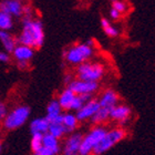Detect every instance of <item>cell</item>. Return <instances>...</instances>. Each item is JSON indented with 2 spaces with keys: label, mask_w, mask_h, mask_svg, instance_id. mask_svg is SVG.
Here are the masks:
<instances>
[{
  "label": "cell",
  "mask_w": 155,
  "mask_h": 155,
  "mask_svg": "<svg viewBox=\"0 0 155 155\" xmlns=\"http://www.w3.org/2000/svg\"><path fill=\"white\" fill-rule=\"evenodd\" d=\"M17 41L18 45H27L33 50L41 48L45 43V30L41 21L35 18L23 19L22 30Z\"/></svg>",
  "instance_id": "cell-1"
},
{
  "label": "cell",
  "mask_w": 155,
  "mask_h": 155,
  "mask_svg": "<svg viewBox=\"0 0 155 155\" xmlns=\"http://www.w3.org/2000/svg\"><path fill=\"white\" fill-rule=\"evenodd\" d=\"M93 48L87 45V43H78L64 50L62 52V55L69 63L80 65L89 61V59H91V57L93 55Z\"/></svg>",
  "instance_id": "cell-2"
},
{
  "label": "cell",
  "mask_w": 155,
  "mask_h": 155,
  "mask_svg": "<svg viewBox=\"0 0 155 155\" xmlns=\"http://www.w3.org/2000/svg\"><path fill=\"white\" fill-rule=\"evenodd\" d=\"M105 68L100 62H84L78 65L77 79L89 82H99L100 79L104 75Z\"/></svg>",
  "instance_id": "cell-3"
},
{
  "label": "cell",
  "mask_w": 155,
  "mask_h": 155,
  "mask_svg": "<svg viewBox=\"0 0 155 155\" xmlns=\"http://www.w3.org/2000/svg\"><path fill=\"white\" fill-rule=\"evenodd\" d=\"M30 113H31L30 107L27 105H19V107H15L13 110L8 112L7 116L2 121L3 127L8 131L19 129L28 121Z\"/></svg>",
  "instance_id": "cell-4"
},
{
  "label": "cell",
  "mask_w": 155,
  "mask_h": 155,
  "mask_svg": "<svg viewBox=\"0 0 155 155\" xmlns=\"http://www.w3.org/2000/svg\"><path fill=\"white\" fill-rule=\"evenodd\" d=\"M107 134V130L103 126H94L93 129L87 133V135L83 136L82 142H81L80 150H79V155H90L92 154L93 150L97 147V145L101 142Z\"/></svg>",
  "instance_id": "cell-5"
},
{
  "label": "cell",
  "mask_w": 155,
  "mask_h": 155,
  "mask_svg": "<svg viewBox=\"0 0 155 155\" xmlns=\"http://www.w3.org/2000/svg\"><path fill=\"white\" fill-rule=\"evenodd\" d=\"M125 137H126V130H124L123 127H115L113 130L107 131L105 136L101 140V142L93 150L92 154L93 155L103 154V153L107 152L110 149H112L116 143L121 142Z\"/></svg>",
  "instance_id": "cell-6"
},
{
  "label": "cell",
  "mask_w": 155,
  "mask_h": 155,
  "mask_svg": "<svg viewBox=\"0 0 155 155\" xmlns=\"http://www.w3.org/2000/svg\"><path fill=\"white\" fill-rule=\"evenodd\" d=\"M68 89H70L75 95L93 94L99 89V82H89V81H82L74 79L68 85Z\"/></svg>",
  "instance_id": "cell-7"
},
{
  "label": "cell",
  "mask_w": 155,
  "mask_h": 155,
  "mask_svg": "<svg viewBox=\"0 0 155 155\" xmlns=\"http://www.w3.org/2000/svg\"><path fill=\"white\" fill-rule=\"evenodd\" d=\"M131 114H132V110L130 107L125 104H116L115 107L110 110V120L120 124H124L129 121Z\"/></svg>",
  "instance_id": "cell-8"
},
{
  "label": "cell",
  "mask_w": 155,
  "mask_h": 155,
  "mask_svg": "<svg viewBox=\"0 0 155 155\" xmlns=\"http://www.w3.org/2000/svg\"><path fill=\"white\" fill-rule=\"evenodd\" d=\"M100 103L99 100L92 99L91 101L87 102L83 107H81L80 110L75 113L78 121H87V120H91L93 117V115L97 112V110L100 109Z\"/></svg>",
  "instance_id": "cell-9"
},
{
  "label": "cell",
  "mask_w": 155,
  "mask_h": 155,
  "mask_svg": "<svg viewBox=\"0 0 155 155\" xmlns=\"http://www.w3.org/2000/svg\"><path fill=\"white\" fill-rule=\"evenodd\" d=\"M83 135L81 133L71 134L68 139L65 140L64 146H63V155H79L81 142H82Z\"/></svg>",
  "instance_id": "cell-10"
},
{
  "label": "cell",
  "mask_w": 155,
  "mask_h": 155,
  "mask_svg": "<svg viewBox=\"0 0 155 155\" xmlns=\"http://www.w3.org/2000/svg\"><path fill=\"white\" fill-rule=\"evenodd\" d=\"M0 10L5 11L12 18L21 17L23 12V3L19 0H5L0 2Z\"/></svg>",
  "instance_id": "cell-11"
},
{
  "label": "cell",
  "mask_w": 155,
  "mask_h": 155,
  "mask_svg": "<svg viewBox=\"0 0 155 155\" xmlns=\"http://www.w3.org/2000/svg\"><path fill=\"white\" fill-rule=\"evenodd\" d=\"M35 55V50L30 47L18 45L12 51V57L17 62H30Z\"/></svg>",
  "instance_id": "cell-12"
},
{
  "label": "cell",
  "mask_w": 155,
  "mask_h": 155,
  "mask_svg": "<svg viewBox=\"0 0 155 155\" xmlns=\"http://www.w3.org/2000/svg\"><path fill=\"white\" fill-rule=\"evenodd\" d=\"M119 94L116 93L114 90H107L105 92H103V94L101 95L99 103H100L101 107H105V109H112L113 107H115L116 104H119Z\"/></svg>",
  "instance_id": "cell-13"
},
{
  "label": "cell",
  "mask_w": 155,
  "mask_h": 155,
  "mask_svg": "<svg viewBox=\"0 0 155 155\" xmlns=\"http://www.w3.org/2000/svg\"><path fill=\"white\" fill-rule=\"evenodd\" d=\"M50 122L45 117H37L30 122V132L31 135L33 134H41L45 135L49 131Z\"/></svg>",
  "instance_id": "cell-14"
},
{
  "label": "cell",
  "mask_w": 155,
  "mask_h": 155,
  "mask_svg": "<svg viewBox=\"0 0 155 155\" xmlns=\"http://www.w3.org/2000/svg\"><path fill=\"white\" fill-rule=\"evenodd\" d=\"M0 43L2 45L5 51L8 53H12L15 48L18 45L17 39L9 31H0Z\"/></svg>",
  "instance_id": "cell-15"
},
{
  "label": "cell",
  "mask_w": 155,
  "mask_h": 155,
  "mask_svg": "<svg viewBox=\"0 0 155 155\" xmlns=\"http://www.w3.org/2000/svg\"><path fill=\"white\" fill-rule=\"evenodd\" d=\"M77 97L73 92H72L70 89H65L61 92L60 94V97L58 99V102L60 104V107H61L62 110H70L71 109V104L74 100V97Z\"/></svg>",
  "instance_id": "cell-16"
},
{
  "label": "cell",
  "mask_w": 155,
  "mask_h": 155,
  "mask_svg": "<svg viewBox=\"0 0 155 155\" xmlns=\"http://www.w3.org/2000/svg\"><path fill=\"white\" fill-rule=\"evenodd\" d=\"M42 146L48 149L49 151H51L54 155L58 154L60 151H61V147H60V144H59V140L53 137L51 134H45L43 135V139H42Z\"/></svg>",
  "instance_id": "cell-17"
},
{
  "label": "cell",
  "mask_w": 155,
  "mask_h": 155,
  "mask_svg": "<svg viewBox=\"0 0 155 155\" xmlns=\"http://www.w3.org/2000/svg\"><path fill=\"white\" fill-rule=\"evenodd\" d=\"M62 114V109L59 104L58 100H52L49 102L48 107H47V115L45 119L48 120L49 122H53L57 117Z\"/></svg>",
  "instance_id": "cell-18"
},
{
  "label": "cell",
  "mask_w": 155,
  "mask_h": 155,
  "mask_svg": "<svg viewBox=\"0 0 155 155\" xmlns=\"http://www.w3.org/2000/svg\"><path fill=\"white\" fill-rule=\"evenodd\" d=\"M107 120H110V109H105V107H100L97 112L93 115L91 119V122L99 126L102 123L107 122Z\"/></svg>",
  "instance_id": "cell-19"
},
{
  "label": "cell",
  "mask_w": 155,
  "mask_h": 155,
  "mask_svg": "<svg viewBox=\"0 0 155 155\" xmlns=\"http://www.w3.org/2000/svg\"><path fill=\"white\" fill-rule=\"evenodd\" d=\"M78 123H79V121H78L77 116H75V114H72V113H63V119H62V125L64 126L65 129H67V131H68L69 133L72 132L73 130L77 127Z\"/></svg>",
  "instance_id": "cell-20"
},
{
  "label": "cell",
  "mask_w": 155,
  "mask_h": 155,
  "mask_svg": "<svg viewBox=\"0 0 155 155\" xmlns=\"http://www.w3.org/2000/svg\"><path fill=\"white\" fill-rule=\"evenodd\" d=\"M48 133L51 134L55 139L60 140L62 136H64V134H67V133H69V132L67 131V129L62 125L61 123H50Z\"/></svg>",
  "instance_id": "cell-21"
},
{
  "label": "cell",
  "mask_w": 155,
  "mask_h": 155,
  "mask_svg": "<svg viewBox=\"0 0 155 155\" xmlns=\"http://www.w3.org/2000/svg\"><path fill=\"white\" fill-rule=\"evenodd\" d=\"M101 27H102L104 33H105L107 37L115 38V37L119 36V33H120L119 29H117L116 27H114L113 25H111L110 21L107 19H105V18H102V19H101Z\"/></svg>",
  "instance_id": "cell-22"
},
{
  "label": "cell",
  "mask_w": 155,
  "mask_h": 155,
  "mask_svg": "<svg viewBox=\"0 0 155 155\" xmlns=\"http://www.w3.org/2000/svg\"><path fill=\"white\" fill-rule=\"evenodd\" d=\"M13 27V18L0 10V31H9Z\"/></svg>",
  "instance_id": "cell-23"
},
{
  "label": "cell",
  "mask_w": 155,
  "mask_h": 155,
  "mask_svg": "<svg viewBox=\"0 0 155 155\" xmlns=\"http://www.w3.org/2000/svg\"><path fill=\"white\" fill-rule=\"evenodd\" d=\"M42 139H43V135H41V134H33V135H31L30 146H31V151L33 153L39 151L42 147Z\"/></svg>",
  "instance_id": "cell-24"
},
{
  "label": "cell",
  "mask_w": 155,
  "mask_h": 155,
  "mask_svg": "<svg viewBox=\"0 0 155 155\" xmlns=\"http://www.w3.org/2000/svg\"><path fill=\"white\" fill-rule=\"evenodd\" d=\"M111 6H112V9L116 10L119 13L123 15L127 11V3L124 2V1H120V0H114L111 2Z\"/></svg>",
  "instance_id": "cell-25"
},
{
  "label": "cell",
  "mask_w": 155,
  "mask_h": 155,
  "mask_svg": "<svg viewBox=\"0 0 155 155\" xmlns=\"http://www.w3.org/2000/svg\"><path fill=\"white\" fill-rule=\"evenodd\" d=\"M83 105H84L83 101L81 100L79 95H77V97H74V100H73V102H72V104H71V109H70V110H73V111H75V112H78V111L80 110V109H81L82 107H83Z\"/></svg>",
  "instance_id": "cell-26"
},
{
  "label": "cell",
  "mask_w": 155,
  "mask_h": 155,
  "mask_svg": "<svg viewBox=\"0 0 155 155\" xmlns=\"http://www.w3.org/2000/svg\"><path fill=\"white\" fill-rule=\"evenodd\" d=\"M7 114H8V107H7V105L3 102L0 101V122H2L3 120H5Z\"/></svg>",
  "instance_id": "cell-27"
},
{
  "label": "cell",
  "mask_w": 155,
  "mask_h": 155,
  "mask_svg": "<svg viewBox=\"0 0 155 155\" xmlns=\"http://www.w3.org/2000/svg\"><path fill=\"white\" fill-rule=\"evenodd\" d=\"M10 61V55L8 52H6L5 50L3 51H0V62L2 63H7V62Z\"/></svg>",
  "instance_id": "cell-28"
},
{
  "label": "cell",
  "mask_w": 155,
  "mask_h": 155,
  "mask_svg": "<svg viewBox=\"0 0 155 155\" xmlns=\"http://www.w3.org/2000/svg\"><path fill=\"white\" fill-rule=\"evenodd\" d=\"M33 155H54V154H53L51 151H49L48 149H45V147L42 146L39 151H37V152L33 153Z\"/></svg>",
  "instance_id": "cell-29"
},
{
  "label": "cell",
  "mask_w": 155,
  "mask_h": 155,
  "mask_svg": "<svg viewBox=\"0 0 155 155\" xmlns=\"http://www.w3.org/2000/svg\"><path fill=\"white\" fill-rule=\"evenodd\" d=\"M110 16H111V18L113 20H119L121 17H122V15L121 13H119L116 10H114V9H112L111 8V10H110Z\"/></svg>",
  "instance_id": "cell-30"
},
{
  "label": "cell",
  "mask_w": 155,
  "mask_h": 155,
  "mask_svg": "<svg viewBox=\"0 0 155 155\" xmlns=\"http://www.w3.org/2000/svg\"><path fill=\"white\" fill-rule=\"evenodd\" d=\"M17 64H18V68L21 69V70H25L29 67V62H17Z\"/></svg>",
  "instance_id": "cell-31"
},
{
  "label": "cell",
  "mask_w": 155,
  "mask_h": 155,
  "mask_svg": "<svg viewBox=\"0 0 155 155\" xmlns=\"http://www.w3.org/2000/svg\"><path fill=\"white\" fill-rule=\"evenodd\" d=\"M1 150H2V143L0 141V152H1Z\"/></svg>",
  "instance_id": "cell-32"
}]
</instances>
